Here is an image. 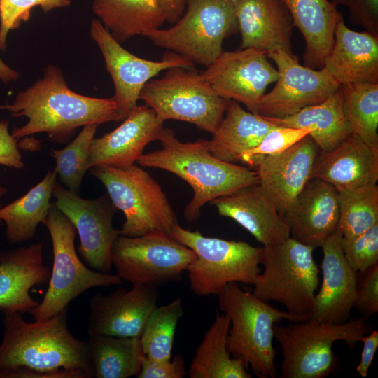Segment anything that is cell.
<instances>
[{
  "label": "cell",
  "mask_w": 378,
  "mask_h": 378,
  "mask_svg": "<svg viewBox=\"0 0 378 378\" xmlns=\"http://www.w3.org/2000/svg\"><path fill=\"white\" fill-rule=\"evenodd\" d=\"M267 55L276 65L278 78L274 88L260 97L254 113L286 118L323 102L340 88L325 67L313 69L301 65L294 55L282 50Z\"/></svg>",
  "instance_id": "cell-13"
},
{
  "label": "cell",
  "mask_w": 378,
  "mask_h": 378,
  "mask_svg": "<svg viewBox=\"0 0 378 378\" xmlns=\"http://www.w3.org/2000/svg\"><path fill=\"white\" fill-rule=\"evenodd\" d=\"M92 10L120 43L167 22L161 0H93Z\"/></svg>",
  "instance_id": "cell-29"
},
{
  "label": "cell",
  "mask_w": 378,
  "mask_h": 378,
  "mask_svg": "<svg viewBox=\"0 0 378 378\" xmlns=\"http://www.w3.org/2000/svg\"><path fill=\"white\" fill-rule=\"evenodd\" d=\"M170 236L197 255L186 270L190 288L197 295H218L230 283L253 286L261 272L262 247L242 241L205 237L199 231L184 229L178 223Z\"/></svg>",
  "instance_id": "cell-8"
},
{
  "label": "cell",
  "mask_w": 378,
  "mask_h": 378,
  "mask_svg": "<svg viewBox=\"0 0 378 378\" xmlns=\"http://www.w3.org/2000/svg\"><path fill=\"white\" fill-rule=\"evenodd\" d=\"M230 320L225 314H217L195 350L190 378H251L244 361L231 357L227 349Z\"/></svg>",
  "instance_id": "cell-31"
},
{
  "label": "cell",
  "mask_w": 378,
  "mask_h": 378,
  "mask_svg": "<svg viewBox=\"0 0 378 378\" xmlns=\"http://www.w3.org/2000/svg\"><path fill=\"white\" fill-rule=\"evenodd\" d=\"M90 358L96 378H127L138 376L144 353L140 337L90 336Z\"/></svg>",
  "instance_id": "cell-33"
},
{
  "label": "cell",
  "mask_w": 378,
  "mask_h": 378,
  "mask_svg": "<svg viewBox=\"0 0 378 378\" xmlns=\"http://www.w3.org/2000/svg\"><path fill=\"white\" fill-rule=\"evenodd\" d=\"M0 164L18 169L24 167L17 140L9 132L5 120L0 121Z\"/></svg>",
  "instance_id": "cell-44"
},
{
  "label": "cell",
  "mask_w": 378,
  "mask_h": 378,
  "mask_svg": "<svg viewBox=\"0 0 378 378\" xmlns=\"http://www.w3.org/2000/svg\"><path fill=\"white\" fill-rule=\"evenodd\" d=\"M169 23L174 24L183 14L186 0H161Z\"/></svg>",
  "instance_id": "cell-46"
},
{
  "label": "cell",
  "mask_w": 378,
  "mask_h": 378,
  "mask_svg": "<svg viewBox=\"0 0 378 378\" xmlns=\"http://www.w3.org/2000/svg\"><path fill=\"white\" fill-rule=\"evenodd\" d=\"M337 229L343 237H356L378 223V186L369 184L338 192Z\"/></svg>",
  "instance_id": "cell-35"
},
{
  "label": "cell",
  "mask_w": 378,
  "mask_h": 378,
  "mask_svg": "<svg viewBox=\"0 0 378 378\" xmlns=\"http://www.w3.org/2000/svg\"><path fill=\"white\" fill-rule=\"evenodd\" d=\"M155 286L133 285L118 288L108 295L97 294L90 300L88 334L140 337L146 322L158 307Z\"/></svg>",
  "instance_id": "cell-17"
},
{
  "label": "cell",
  "mask_w": 378,
  "mask_h": 378,
  "mask_svg": "<svg viewBox=\"0 0 378 378\" xmlns=\"http://www.w3.org/2000/svg\"><path fill=\"white\" fill-rule=\"evenodd\" d=\"M186 10L170 28L145 31L154 45L193 64H211L225 38L239 31L234 0H186Z\"/></svg>",
  "instance_id": "cell-9"
},
{
  "label": "cell",
  "mask_w": 378,
  "mask_h": 378,
  "mask_svg": "<svg viewBox=\"0 0 378 378\" xmlns=\"http://www.w3.org/2000/svg\"><path fill=\"white\" fill-rule=\"evenodd\" d=\"M18 77L19 74L8 66L0 57V80L8 83L16 80Z\"/></svg>",
  "instance_id": "cell-47"
},
{
  "label": "cell",
  "mask_w": 378,
  "mask_h": 378,
  "mask_svg": "<svg viewBox=\"0 0 378 378\" xmlns=\"http://www.w3.org/2000/svg\"><path fill=\"white\" fill-rule=\"evenodd\" d=\"M340 85L378 83V34L349 29L342 18L324 66Z\"/></svg>",
  "instance_id": "cell-26"
},
{
  "label": "cell",
  "mask_w": 378,
  "mask_h": 378,
  "mask_svg": "<svg viewBox=\"0 0 378 378\" xmlns=\"http://www.w3.org/2000/svg\"><path fill=\"white\" fill-rule=\"evenodd\" d=\"M164 122L148 105L137 106L117 128L93 139L89 169L95 166L122 168L135 164L149 143L161 139Z\"/></svg>",
  "instance_id": "cell-18"
},
{
  "label": "cell",
  "mask_w": 378,
  "mask_h": 378,
  "mask_svg": "<svg viewBox=\"0 0 378 378\" xmlns=\"http://www.w3.org/2000/svg\"><path fill=\"white\" fill-rule=\"evenodd\" d=\"M263 118L276 126L311 129L309 135L322 152L333 150L352 134L344 113L340 88L323 102L305 107L292 115Z\"/></svg>",
  "instance_id": "cell-30"
},
{
  "label": "cell",
  "mask_w": 378,
  "mask_h": 378,
  "mask_svg": "<svg viewBox=\"0 0 378 378\" xmlns=\"http://www.w3.org/2000/svg\"><path fill=\"white\" fill-rule=\"evenodd\" d=\"M186 375L185 360L177 354L171 360H153L146 357L143 360L138 378H183Z\"/></svg>",
  "instance_id": "cell-43"
},
{
  "label": "cell",
  "mask_w": 378,
  "mask_h": 378,
  "mask_svg": "<svg viewBox=\"0 0 378 378\" xmlns=\"http://www.w3.org/2000/svg\"><path fill=\"white\" fill-rule=\"evenodd\" d=\"M314 249L291 237L262 246L260 265L263 271L258 275L252 293L265 302L281 304L292 314L310 319L320 272Z\"/></svg>",
  "instance_id": "cell-6"
},
{
  "label": "cell",
  "mask_w": 378,
  "mask_h": 378,
  "mask_svg": "<svg viewBox=\"0 0 378 378\" xmlns=\"http://www.w3.org/2000/svg\"><path fill=\"white\" fill-rule=\"evenodd\" d=\"M52 195L54 204L76 230L80 239L77 250L81 258L93 270L109 273L112 248L120 230L113 226L118 209L107 192L95 199H84L56 183Z\"/></svg>",
  "instance_id": "cell-14"
},
{
  "label": "cell",
  "mask_w": 378,
  "mask_h": 378,
  "mask_svg": "<svg viewBox=\"0 0 378 378\" xmlns=\"http://www.w3.org/2000/svg\"><path fill=\"white\" fill-rule=\"evenodd\" d=\"M183 314L179 298L155 307L151 312L140 337L146 358L153 360L171 359L176 328Z\"/></svg>",
  "instance_id": "cell-36"
},
{
  "label": "cell",
  "mask_w": 378,
  "mask_h": 378,
  "mask_svg": "<svg viewBox=\"0 0 378 378\" xmlns=\"http://www.w3.org/2000/svg\"><path fill=\"white\" fill-rule=\"evenodd\" d=\"M360 342L363 343V349L356 371L361 377H365L378 346V331L372 330L364 335Z\"/></svg>",
  "instance_id": "cell-45"
},
{
  "label": "cell",
  "mask_w": 378,
  "mask_h": 378,
  "mask_svg": "<svg viewBox=\"0 0 378 378\" xmlns=\"http://www.w3.org/2000/svg\"><path fill=\"white\" fill-rule=\"evenodd\" d=\"M197 258L190 248L162 232L119 235L111 252L117 275L133 285L157 286L178 280Z\"/></svg>",
  "instance_id": "cell-12"
},
{
  "label": "cell",
  "mask_w": 378,
  "mask_h": 378,
  "mask_svg": "<svg viewBox=\"0 0 378 378\" xmlns=\"http://www.w3.org/2000/svg\"><path fill=\"white\" fill-rule=\"evenodd\" d=\"M311 131L307 127L277 126L268 132L255 147L243 152L239 162L255 169L262 158L285 150L309 134Z\"/></svg>",
  "instance_id": "cell-38"
},
{
  "label": "cell",
  "mask_w": 378,
  "mask_h": 378,
  "mask_svg": "<svg viewBox=\"0 0 378 378\" xmlns=\"http://www.w3.org/2000/svg\"><path fill=\"white\" fill-rule=\"evenodd\" d=\"M90 169L125 215L120 235L139 237L154 232L170 235L178 224L176 214L161 186L140 165L95 166Z\"/></svg>",
  "instance_id": "cell-7"
},
{
  "label": "cell",
  "mask_w": 378,
  "mask_h": 378,
  "mask_svg": "<svg viewBox=\"0 0 378 378\" xmlns=\"http://www.w3.org/2000/svg\"><path fill=\"white\" fill-rule=\"evenodd\" d=\"M67 311L34 323L4 313L0 378H94L88 340L70 332Z\"/></svg>",
  "instance_id": "cell-1"
},
{
  "label": "cell",
  "mask_w": 378,
  "mask_h": 378,
  "mask_svg": "<svg viewBox=\"0 0 378 378\" xmlns=\"http://www.w3.org/2000/svg\"><path fill=\"white\" fill-rule=\"evenodd\" d=\"M343 110L352 133L378 148V83L342 85Z\"/></svg>",
  "instance_id": "cell-34"
},
{
  "label": "cell",
  "mask_w": 378,
  "mask_h": 378,
  "mask_svg": "<svg viewBox=\"0 0 378 378\" xmlns=\"http://www.w3.org/2000/svg\"><path fill=\"white\" fill-rule=\"evenodd\" d=\"M237 0H234V1H236Z\"/></svg>",
  "instance_id": "cell-49"
},
{
  "label": "cell",
  "mask_w": 378,
  "mask_h": 378,
  "mask_svg": "<svg viewBox=\"0 0 378 378\" xmlns=\"http://www.w3.org/2000/svg\"><path fill=\"white\" fill-rule=\"evenodd\" d=\"M338 229L321 245L322 283L314 300L310 319L332 324L349 320L354 307L357 272L346 260Z\"/></svg>",
  "instance_id": "cell-20"
},
{
  "label": "cell",
  "mask_w": 378,
  "mask_h": 378,
  "mask_svg": "<svg viewBox=\"0 0 378 378\" xmlns=\"http://www.w3.org/2000/svg\"><path fill=\"white\" fill-rule=\"evenodd\" d=\"M42 223L51 237L53 265L44 297L29 312L35 321H44L57 315L91 288L121 284L117 274L89 269L81 262L75 248L76 230L54 203Z\"/></svg>",
  "instance_id": "cell-10"
},
{
  "label": "cell",
  "mask_w": 378,
  "mask_h": 378,
  "mask_svg": "<svg viewBox=\"0 0 378 378\" xmlns=\"http://www.w3.org/2000/svg\"><path fill=\"white\" fill-rule=\"evenodd\" d=\"M288 10L293 25L306 42L304 65L313 69L324 66L330 53L339 20L343 18L329 0H281Z\"/></svg>",
  "instance_id": "cell-27"
},
{
  "label": "cell",
  "mask_w": 378,
  "mask_h": 378,
  "mask_svg": "<svg viewBox=\"0 0 378 378\" xmlns=\"http://www.w3.org/2000/svg\"><path fill=\"white\" fill-rule=\"evenodd\" d=\"M97 125L83 127L80 132L66 147L51 148L56 165L55 172L69 190L78 193L85 172L89 169L88 155Z\"/></svg>",
  "instance_id": "cell-37"
},
{
  "label": "cell",
  "mask_w": 378,
  "mask_h": 378,
  "mask_svg": "<svg viewBox=\"0 0 378 378\" xmlns=\"http://www.w3.org/2000/svg\"><path fill=\"white\" fill-rule=\"evenodd\" d=\"M337 6H344L351 21L366 31L378 34V0H332Z\"/></svg>",
  "instance_id": "cell-42"
},
{
  "label": "cell",
  "mask_w": 378,
  "mask_h": 378,
  "mask_svg": "<svg viewBox=\"0 0 378 378\" xmlns=\"http://www.w3.org/2000/svg\"><path fill=\"white\" fill-rule=\"evenodd\" d=\"M209 203L220 215L233 219L248 231L263 246L290 237L282 215L258 183L241 187Z\"/></svg>",
  "instance_id": "cell-22"
},
{
  "label": "cell",
  "mask_w": 378,
  "mask_h": 378,
  "mask_svg": "<svg viewBox=\"0 0 378 378\" xmlns=\"http://www.w3.org/2000/svg\"><path fill=\"white\" fill-rule=\"evenodd\" d=\"M206 67L202 74L218 96L241 102L252 113L267 86L278 78L267 53L254 48L223 51Z\"/></svg>",
  "instance_id": "cell-16"
},
{
  "label": "cell",
  "mask_w": 378,
  "mask_h": 378,
  "mask_svg": "<svg viewBox=\"0 0 378 378\" xmlns=\"http://www.w3.org/2000/svg\"><path fill=\"white\" fill-rule=\"evenodd\" d=\"M7 192V188L0 186V200L1 198ZM1 204H0V208H1ZM2 221L0 219V225L1 224Z\"/></svg>",
  "instance_id": "cell-48"
},
{
  "label": "cell",
  "mask_w": 378,
  "mask_h": 378,
  "mask_svg": "<svg viewBox=\"0 0 378 378\" xmlns=\"http://www.w3.org/2000/svg\"><path fill=\"white\" fill-rule=\"evenodd\" d=\"M50 276L42 243L0 252V310L29 314L39 303L29 294L31 288L48 284Z\"/></svg>",
  "instance_id": "cell-24"
},
{
  "label": "cell",
  "mask_w": 378,
  "mask_h": 378,
  "mask_svg": "<svg viewBox=\"0 0 378 378\" xmlns=\"http://www.w3.org/2000/svg\"><path fill=\"white\" fill-rule=\"evenodd\" d=\"M354 307L365 317L378 312V263L357 272Z\"/></svg>",
  "instance_id": "cell-41"
},
{
  "label": "cell",
  "mask_w": 378,
  "mask_h": 378,
  "mask_svg": "<svg viewBox=\"0 0 378 378\" xmlns=\"http://www.w3.org/2000/svg\"><path fill=\"white\" fill-rule=\"evenodd\" d=\"M236 17L241 36L239 49L266 52H292L291 15L281 0H237Z\"/></svg>",
  "instance_id": "cell-23"
},
{
  "label": "cell",
  "mask_w": 378,
  "mask_h": 378,
  "mask_svg": "<svg viewBox=\"0 0 378 378\" xmlns=\"http://www.w3.org/2000/svg\"><path fill=\"white\" fill-rule=\"evenodd\" d=\"M90 36L99 46L115 87L113 99L124 119L138 106L144 85L160 72L174 66L193 68L188 59L170 51L160 61L139 57L124 49L97 19Z\"/></svg>",
  "instance_id": "cell-15"
},
{
  "label": "cell",
  "mask_w": 378,
  "mask_h": 378,
  "mask_svg": "<svg viewBox=\"0 0 378 378\" xmlns=\"http://www.w3.org/2000/svg\"><path fill=\"white\" fill-rule=\"evenodd\" d=\"M274 338L279 343L284 378H325L337 367L333 344L344 342L354 346L372 330L363 316L340 323H321L312 319L284 326L274 324Z\"/></svg>",
  "instance_id": "cell-5"
},
{
  "label": "cell",
  "mask_w": 378,
  "mask_h": 378,
  "mask_svg": "<svg viewBox=\"0 0 378 378\" xmlns=\"http://www.w3.org/2000/svg\"><path fill=\"white\" fill-rule=\"evenodd\" d=\"M312 178L326 181L338 192L377 183L378 148L352 133L333 150L318 152Z\"/></svg>",
  "instance_id": "cell-25"
},
{
  "label": "cell",
  "mask_w": 378,
  "mask_h": 378,
  "mask_svg": "<svg viewBox=\"0 0 378 378\" xmlns=\"http://www.w3.org/2000/svg\"><path fill=\"white\" fill-rule=\"evenodd\" d=\"M57 174L49 170L26 194L0 208V219L6 224V237L10 244L33 238L39 223L48 214Z\"/></svg>",
  "instance_id": "cell-32"
},
{
  "label": "cell",
  "mask_w": 378,
  "mask_h": 378,
  "mask_svg": "<svg viewBox=\"0 0 378 378\" xmlns=\"http://www.w3.org/2000/svg\"><path fill=\"white\" fill-rule=\"evenodd\" d=\"M160 141L161 148L143 153L136 162L141 167L173 173L190 186L193 195L183 211L188 222L197 220L203 206L211 200L259 183L255 170L213 155L209 140L182 142L172 130L164 128Z\"/></svg>",
  "instance_id": "cell-3"
},
{
  "label": "cell",
  "mask_w": 378,
  "mask_h": 378,
  "mask_svg": "<svg viewBox=\"0 0 378 378\" xmlns=\"http://www.w3.org/2000/svg\"><path fill=\"white\" fill-rule=\"evenodd\" d=\"M276 127L261 115L246 111L238 102L230 100L209 140L210 152L222 161L237 164L243 152L255 147Z\"/></svg>",
  "instance_id": "cell-28"
},
{
  "label": "cell",
  "mask_w": 378,
  "mask_h": 378,
  "mask_svg": "<svg viewBox=\"0 0 378 378\" xmlns=\"http://www.w3.org/2000/svg\"><path fill=\"white\" fill-rule=\"evenodd\" d=\"M139 99L164 121H185L211 134L230 102L218 96L202 73L184 66L169 68L160 78L150 80Z\"/></svg>",
  "instance_id": "cell-11"
},
{
  "label": "cell",
  "mask_w": 378,
  "mask_h": 378,
  "mask_svg": "<svg viewBox=\"0 0 378 378\" xmlns=\"http://www.w3.org/2000/svg\"><path fill=\"white\" fill-rule=\"evenodd\" d=\"M217 295L220 310L230 320V354L241 359L246 369L250 368L258 377L274 378L277 375L274 324L281 320L296 323L306 319L272 307L244 290L238 283L228 284Z\"/></svg>",
  "instance_id": "cell-4"
},
{
  "label": "cell",
  "mask_w": 378,
  "mask_h": 378,
  "mask_svg": "<svg viewBox=\"0 0 378 378\" xmlns=\"http://www.w3.org/2000/svg\"><path fill=\"white\" fill-rule=\"evenodd\" d=\"M0 109L13 117L28 118L24 125L13 129L17 141L46 132L52 141L64 143L80 127L124 120L113 97H90L72 91L62 71L52 65L46 68L41 79L19 92L11 104L0 105Z\"/></svg>",
  "instance_id": "cell-2"
},
{
  "label": "cell",
  "mask_w": 378,
  "mask_h": 378,
  "mask_svg": "<svg viewBox=\"0 0 378 378\" xmlns=\"http://www.w3.org/2000/svg\"><path fill=\"white\" fill-rule=\"evenodd\" d=\"M339 215L338 191L312 178L282 216L291 238L315 248L337 230Z\"/></svg>",
  "instance_id": "cell-21"
},
{
  "label": "cell",
  "mask_w": 378,
  "mask_h": 378,
  "mask_svg": "<svg viewBox=\"0 0 378 378\" xmlns=\"http://www.w3.org/2000/svg\"><path fill=\"white\" fill-rule=\"evenodd\" d=\"M319 151L308 134L285 150L264 157L257 164L258 184L282 216L312 179Z\"/></svg>",
  "instance_id": "cell-19"
},
{
  "label": "cell",
  "mask_w": 378,
  "mask_h": 378,
  "mask_svg": "<svg viewBox=\"0 0 378 378\" xmlns=\"http://www.w3.org/2000/svg\"><path fill=\"white\" fill-rule=\"evenodd\" d=\"M341 244L346 260L355 271L377 264L378 223L356 237H342Z\"/></svg>",
  "instance_id": "cell-40"
},
{
  "label": "cell",
  "mask_w": 378,
  "mask_h": 378,
  "mask_svg": "<svg viewBox=\"0 0 378 378\" xmlns=\"http://www.w3.org/2000/svg\"><path fill=\"white\" fill-rule=\"evenodd\" d=\"M70 4V0H0V50H6L9 32L27 21L35 6L48 12Z\"/></svg>",
  "instance_id": "cell-39"
}]
</instances>
